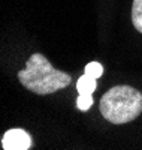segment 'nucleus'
Returning <instances> with one entry per match:
<instances>
[{
	"mask_svg": "<svg viewBox=\"0 0 142 150\" xmlns=\"http://www.w3.org/2000/svg\"><path fill=\"white\" fill-rule=\"evenodd\" d=\"M18 80L25 89L36 95H49L70 84L69 74L54 69L45 56L39 53L27 60L25 69L18 72Z\"/></svg>",
	"mask_w": 142,
	"mask_h": 150,
	"instance_id": "obj_1",
	"label": "nucleus"
},
{
	"mask_svg": "<svg viewBox=\"0 0 142 150\" xmlns=\"http://www.w3.org/2000/svg\"><path fill=\"white\" fill-rule=\"evenodd\" d=\"M142 111V95L130 86L109 89L100 99V112L108 122L123 125L135 120Z\"/></svg>",
	"mask_w": 142,
	"mask_h": 150,
	"instance_id": "obj_2",
	"label": "nucleus"
},
{
	"mask_svg": "<svg viewBox=\"0 0 142 150\" xmlns=\"http://www.w3.org/2000/svg\"><path fill=\"white\" fill-rule=\"evenodd\" d=\"M2 146L5 150H27L32 146V138L22 129H11L3 135Z\"/></svg>",
	"mask_w": 142,
	"mask_h": 150,
	"instance_id": "obj_3",
	"label": "nucleus"
},
{
	"mask_svg": "<svg viewBox=\"0 0 142 150\" xmlns=\"http://www.w3.org/2000/svg\"><path fill=\"white\" fill-rule=\"evenodd\" d=\"M97 83L96 78H91L88 75H82V77L76 81V90H78L79 95H93V92L96 90Z\"/></svg>",
	"mask_w": 142,
	"mask_h": 150,
	"instance_id": "obj_4",
	"label": "nucleus"
},
{
	"mask_svg": "<svg viewBox=\"0 0 142 150\" xmlns=\"http://www.w3.org/2000/svg\"><path fill=\"white\" fill-rule=\"evenodd\" d=\"M132 23L135 29L142 33V0H133L132 6Z\"/></svg>",
	"mask_w": 142,
	"mask_h": 150,
	"instance_id": "obj_5",
	"label": "nucleus"
},
{
	"mask_svg": "<svg viewBox=\"0 0 142 150\" xmlns=\"http://www.w3.org/2000/svg\"><path fill=\"white\" fill-rule=\"evenodd\" d=\"M103 74V68L100 63H97V62H91V63H88L85 66V75H88V77L91 78H100Z\"/></svg>",
	"mask_w": 142,
	"mask_h": 150,
	"instance_id": "obj_6",
	"label": "nucleus"
},
{
	"mask_svg": "<svg viewBox=\"0 0 142 150\" xmlns=\"http://www.w3.org/2000/svg\"><path fill=\"white\" fill-rule=\"evenodd\" d=\"M93 101L94 99H93L91 95H79L78 99H76V107H78V110H81V111H87L93 105Z\"/></svg>",
	"mask_w": 142,
	"mask_h": 150,
	"instance_id": "obj_7",
	"label": "nucleus"
}]
</instances>
